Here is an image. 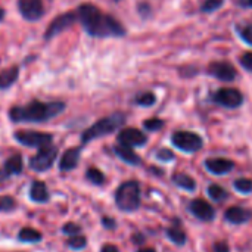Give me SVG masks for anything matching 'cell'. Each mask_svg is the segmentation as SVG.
Returning <instances> with one entry per match:
<instances>
[{
	"instance_id": "cb8c5ba5",
	"label": "cell",
	"mask_w": 252,
	"mask_h": 252,
	"mask_svg": "<svg viewBox=\"0 0 252 252\" xmlns=\"http://www.w3.org/2000/svg\"><path fill=\"white\" fill-rule=\"evenodd\" d=\"M167 236L177 247H182V245L186 244V233L182 229H179V227H170L167 230Z\"/></svg>"
},
{
	"instance_id": "836d02e7",
	"label": "cell",
	"mask_w": 252,
	"mask_h": 252,
	"mask_svg": "<svg viewBox=\"0 0 252 252\" xmlns=\"http://www.w3.org/2000/svg\"><path fill=\"white\" fill-rule=\"evenodd\" d=\"M239 62H241V65H242L247 71L252 72V52L244 53V55L239 58Z\"/></svg>"
},
{
	"instance_id": "f1b7e54d",
	"label": "cell",
	"mask_w": 252,
	"mask_h": 252,
	"mask_svg": "<svg viewBox=\"0 0 252 252\" xmlns=\"http://www.w3.org/2000/svg\"><path fill=\"white\" fill-rule=\"evenodd\" d=\"M233 186L239 193H244V195H248L252 192V180L250 179H238L235 180Z\"/></svg>"
},
{
	"instance_id": "7a4b0ae2",
	"label": "cell",
	"mask_w": 252,
	"mask_h": 252,
	"mask_svg": "<svg viewBox=\"0 0 252 252\" xmlns=\"http://www.w3.org/2000/svg\"><path fill=\"white\" fill-rule=\"evenodd\" d=\"M66 108L62 100L41 102L31 100L25 105H18L9 109V120L13 123H46L61 115Z\"/></svg>"
},
{
	"instance_id": "7402d4cb",
	"label": "cell",
	"mask_w": 252,
	"mask_h": 252,
	"mask_svg": "<svg viewBox=\"0 0 252 252\" xmlns=\"http://www.w3.org/2000/svg\"><path fill=\"white\" fill-rule=\"evenodd\" d=\"M18 239L21 242H25V244H37L41 241V233L37 232L35 229H31V227H25L22 229L19 233H18Z\"/></svg>"
},
{
	"instance_id": "52a82bcc",
	"label": "cell",
	"mask_w": 252,
	"mask_h": 252,
	"mask_svg": "<svg viewBox=\"0 0 252 252\" xmlns=\"http://www.w3.org/2000/svg\"><path fill=\"white\" fill-rule=\"evenodd\" d=\"M56 158H58V148H55L52 145L40 148V151L34 157H31L30 168L32 171H37V173L47 171L49 168H52V165L55 164Z\"/></svg>"
},
{
	"instance_id": "4dcf8cb0",
	"label": "cell",
	"mask_w": 252,
	"mask_h": 252,
	"mask_svg": "<svg viewBox=\"0 0 252 252\" xmlns=\"http://www.w3.org/2000/svg\"><path fill=\"white\" fill-rule=\"evenodd\" d=\"M16 208V201L9 196V195H3L0 196V211L1 213H10Z\"/></svg>"
},
{
	"instance_id": "74e56055",
	"label": "cell",
	"mask_w": 252,
	"mask_h": 252,
	"mask_svg": "<svg viewBox=\"0 0 252 252\" xmlns=\"http://www.w3.org/2000/svg\"><path fill=\"white\" fill-rule=\"evenodd\" d=\"M100 252H120V250H118V247H115L112 244H108V245H103L102 247Z\"/></svg>"
},
{
	"instance_id": "d590c367",
	"label": "cell",
	"mask_w": 252,
	"mask_h": 252,
	"mask_svg": "<svg viewBox=\"0 0 252 252\" xmlns=\"http://www.w3.org/2000/svg\"><path fill=\"white\" fill-rule=\"evenodd\" d=\"M214 252H230V247L224 241H220V242H216Z\"/></svg>"
},
{
	"instance_id": "8d00e7d4",
	"label": "cell",
	"mask_w": 252,
	"mask_h": 252,
	"mask_svg": "<svg viewBox=\"0 0 252 252\" xmlns=\"http://www.w3.org/2000/svg\"><path fill=\"white\" fill-rule=\"evenodd\" d=\"M102 224H103L106 229H109V230L115 229V226H117V223H115L112 219H109V217H103V219H102Z\"/></svg>"
},
{
	"instance_id": "d6986e66",
	"label": "cell",
	"mask_w": 252,
	"mask_h": 252,
	"mask_svg": "<svg viewBox=\"0 0 252 252\" xmlns=\"http://www.w3.org/2000/svg\"><path fill=\"white\" fill-rule=\"evenodd\" d=\"M30 198H31L34 202H38V204L47 202V201H49V190H47V186H46L43 182H32L31 189H30Z\"/></svg>"
},
{
	"instance_id": "60d3db41",
	"label": "cell",
	"mask_w": 252,
	"mask_h": 252,
	"mask_svg": "<svg viewBox=\"0 0 252 252\" xmlns=\"http://www.w3.org/2000/svg\"><path fill=\"white\" fill-rule=\"evenodd\" d=\"M4 16H6V10H4V9H3V7L0 6V22H1L3 19H4Z\"/></svg>"
},
{
	"instance_id": "5b68a950",
	"label": "cell",
	"mask_w": 252,
	"mask_h": 252,
	"mask_svg": "<svg viewBox=\"0 0 252 252\" xmlns=\"http://www.w3.org/2000/svg\"><path fill=\"white\" fill-rule=\"evenodd\" d=\"M171 142L177 149H180L182 152H186V154L198 152L204 146V140L199 134H196L193 131H185V130L173 133Z\"/></svg>"
},
{
	"instance_id": "e0dca14e",
	"label": "cell",
	"mask_w": 252,
	"mask_h": 252,
	"mask_svg": "<svg viewBox=\"0 0 252 252\" xmlns=\"http://www.w3.org/2000/svg\"><path fill=\"white\" fill-rule=\"evenodd\" d=\"M114 152H115V155L121 159V161H124L126 164H128V165H140L142 164V159H140V157L133 151V148H130V146H124V145H117L115 148H114Z\"/></svg>"
},
{
	"instance_id": "4316f807",
	"label": "cell",
	"mask_w": 252,
	"mask_h": 252,
	"mask_svg": "<svg viewBox=\"0 0 252 252\" xmlns=\"http://www.w3.org/2000/svg\"><path fill=\"white\" fill-rule=\"evenodd\" d=\"M86 177H87V180H89L90 183L97 185V186L103 185V182H105L103 173H102L100 170H97V168H89L87 173H86Z\"/></svg>"
},
{
	"instance_id": "7bdbcfd3",
	"label": "cell",
	"mask_w": 252,
	"mask_h": 252,
	"mask_svg": "<svg viewBox=\"0 0 252 252\" xmlns=\"http://www.w3.org/2000/svg\"><path fill=\"white\" fill-rule=\"evenodd\" d=\"M115 1H120V0H115Z\"/></svg>"
},
{
	"instance_id": "ac0fdd59",
	"label": "cell",
	"mask_w": 252,
	"mask_h": 252,
	"mask_svg": "<svg viewBox=\"0 0 252 252\" xmlns=\"http://www.w3.org/2000/svg\"><path fill=\"white\" fill-rule=\"evenodd\" d=\"M19 78V66L12 65L6 69L0 71V90L10 89Z\"/></svg>"
},
{
	"instance_id": "f546056e",
	"label": "cell",
	"mask_w": 252,
	"mask_h": 252,
	"mask_svg": "<svg viewBox=\"0 0 252 252\" xmlns=\"http://www.w3.org/2000/svg\"><path fill=\"white\" fill-rule=\"evenodd\" d=\"M87 245V239L81 235H74L68 239V247L71 250H75V251H80L83 248H86Z\"/></svg>"
},
{
	"instance_id": "b9f144b4",
	"label": "cell",
	"mask_w": 252,
	"mask_h": 252,
	"mask_svg": "<svg viewBox=\"0 0 252 252\" xmlns=\"http://www.w3.org/2000/svg\"><path fill=\"white\" fill-rule=\"evenodd\" d=\"M137 252H157L154 248H142V250H139Z\"/></svg>"
},
{
	"instance_id": "d4e9b609",
	"label": "cell",
	"mask_w": 252,
	"mask_h": 252,
	"mask_svg": "<svg viewBox=\"0 0 252 252\" xmlns=\"http://www.w3.org/2000/svg\"><path fill=\"white\" fill-rule=\"evenodd\" d=\"M208 196H210L213 201H216V202H223V201L227 199L229 195H227L226 189L221 188L220 185H211V186L208 188Z\"/></svg>"
},
{
	"instance_id": "2e32d148",
	"label": "cell",
	"mask_w": 252,
	"mask_h": 252,
	"mask_svg": "<svg viewBox=\"0 0 252 252\" xmlns=\"http://www.w3.org/2000/svg\"><path fill=\"white\" fill-rule=\"evenodd\" d=\"M252 217V213L250 210L244 208V207H230L229 210H226L224 213V219L226 221L232 223V224H244L247 221H250Z\"/></svg>"
},
{
	"instance_id": "ffe728a7",
	"label": "cell",
	"mask_w": 252,
	"mask_h": 252,
	"mask_svg": "<svg viewBox=\"0 0 252 252\" xmlns=\"http://www.w3.org/2000/svg\"><path fill=\"white\" fill-rule=\"evenodd\" d=\"M173 183L177 188H180V189H183L186 192H195L196 190V182H195V179L190 177L186 173H176L173 176Z\"/></svg>"
},
{
	"instance_id": "7c38bea8",
	"label": "cell",
	"mask_w": 252,
	"mask_h": 252,
	"mask_svg": "<svg viewBox=\"0 0 252 252\" xmlns=\"http://www.w3.org/2000/svg\"><path fill=\"white\" fill-rule=\"evenodd\" d=\"M117 140H118L120 145L130 146V148H139V146L146 145L148 136H146L143 131H140L139 128L128 127V128H123V130L118 133Z\"/></svg>"
},
{
	"instance_id": "8992f818",
	"label": "cell",
	"mask_w": 252,
	"mask_h": 252,
	"mask_svg": "<svg viewBox=\"0 0 252 252\" xmlns=\"http://www.w3.org/2000/svg\"><path fill=\"white\" fill-rule=\"evenodd\" d=\"M15 140L28 148H44L52 145L53 136L50 133L34 131V130H18L13 134Z\"/></svg>"
},
{
	"instance_id": "9c48e42d",
	"label": "cell",
	"mask_w": 252,
	"mask_h": 252,
	"mask_svg": "<svg viewBox=\"0 0 252 252\" xmlns=\"http://www.w3.org/2000/svg\"><path fill=\"white\" fill-rule=\"evenodd\" d=\"M78 21L77 12H65L62 15H58L46 28L44 31V40H52L56 35H59L61 32L66 31L68 28H71L75 22Z\"/></svg>"
},
{
	"instance_id": "ab89813d",
	"label": "cell",
	"mask_w": 252,
	"mask_h": 252,
	"mask_svg": "<svg viewBox=\"0 0 252 252\" xmlns=\"http://www.w3.org/2000/svg\"><path fill=\"white\" fill-rule=\"evenodd\" d=\"M238 3L244 7H251L252 9V0H238Z\"/></svg>"
},
{
	"instance_id": "30bf717a",
	"label": "cell",
	"mask_w": 252,
	"mask_h": 252,
	"mask_svg": "<svg viewBox=\"0 0 252 252\" xmlns=\"http://www.w3.org/2000/svg\"><path fill=\"white\" fill-rule=\"evenodd\" d=\"M18 10L25 21L35 22L44 15L43 0H18Z\"/></svg>"
},
{
	"instance_id": "ba28073f",
	"label": "cell",
	"mask_w": 252,
	"mask_h": 252,
	"mask_svg": "<svg viewBox=\"0 0 252 252\" xmlns=\"http://www.w3.org/2000/svg\"><path fill=\"white\" fill-rule=\"evenodd\" d=\"M211 100L214 103L223 106V108L236 109V108L242 106V103H244V94L238 89L224 87V89H219L217 92H214L211 94Z\"/></svg>"
},
{
	"instance_id": "f35d334b",
	"label": "cell",
	"mask_w": 252,
	"mask_h": 252,
	"mask_svg": "<svg viewBox=\"0 0 252 252\" xmlns=\"http://www.w3.org/2000/svg\"><path fill=\"white\" fill-rule=\"evenodd\" d=\"M143 241H145V238H143V235H140V233H136V235L133 236V242H134V244H143Z\"/></svg>"
},
{
	"instance_id": "9a60e30c",
	"label": "cell",
	"mask_w": 252,
	"mask_h": 252,
	"mask_svg": "<svg viewBox=\"0 0 252 252\" xmlns=\"http://www.w3.org/2000/svg\"><path fill=\"white\" fill-rule=\"evenodd\" d=\"M80 154H81V148L80 146L71 148V149L65 151L63 155L61 157V161H59V170L61 171H71V170H74L78 165Z\"/></svg>"
},
{
	"instance_id": "e575fe53",
	"label": "cell",
	"mask_w": 252,
	"mask_h": 252,
	"mask_svg": "<svg viewBox=\"0 0 252 252\" xmlns=\"http://www.w3.org/2000/svg\"><path fill=\"white\" fill-rule=\"evenodd\" d=\"M62 232H63L65 235L74 236V235H80L81 229H80V226H78V224H75V223H66V224L63 226Z\"/></svg>"
},
{
	"instance_id": "8fae6325",
	"label": "cell",
	"mask_w": 252,
	"mask_h": 252,
	"mask_svg": "<svg viewBox=\"0 0 252 252\" xmlns=\"http://www.w3.org/2000/svg\"><path fill=\"white\" fill-rule=\"evenodd\" d=\"M208 74L213 75L214 78L220 80V81H226V83H230L236 78L238 75V71L236 68L230 63V62H226V61H216V62H211L210 66H208Z\"/></svg>"
},
{
	"instance_id": "4fadbf2b",
	"label": "cell",
	"mask_w": 252,
	"mask_h": 252,
	"mask_svg": "<svg viewBox=\"0 0 252 252\" xmlns=\"http://www.w3.org/2000/svg\"><path fill=\"white\" fill-rule=\"evenodd\" d=\"M189 211L201 221H213L216 217L214 208L204 199H193L189 205Z\"/></svg>"
},
{
	"instance_id": "5bb4252c",
	"label": "cell",
	"mask_w": 252,
	"mask_h": 252,
	"mask_svg": "<svg viewBox=\"0 0 252 252\" xmlns=\"http://www.w3.org/2000/svg\"><path fill=\"white\" fill-rule=\"evenodd\" d=\"M205 168L216 176H224L235 168V162L227 158H210L205 161Z\"/></svg>"
},
{
	"instance_id": "83f0119b",
	"label": "cell",
	"mask_w": 252,
	"mask_h": 252,
	"mask_svg": "<svg viewBox=\"0 0 252 252\" xmlns=\"http://www.w3.org/2000/svg\"><path fill=\"white\" fill-rule=\"evenodd\" d=\"M224 4V0H204L201 4V12L202 13H213L217 9H220Z\"/></svg>"
},
{
	"instance_id": "3957f363",
	"label": "cell",
	"mask_w": 252,
	"mask_h": 252,
	"mask_svg": "<svg viewBox=\"0 0 252 252\" xmlns=\"http://www.w3.org/2000/svg\"><path fill=\"white\" fill-rule=\"evenodd\" d=\"M124 123H126V114H123V112H114L105 118H100L93 126H90L87 130H84V133L81 134V143L86 145L94 139L108 136V134L114 133L115 130L121 128L124 126Z\"/></svg>"
},
{
	"instance_id": "44dd1931",
	"label": "cell",
	"mask_w": 252,
	"mask_h": 252,
	"mask_svg": "<svg viewBox=\"0 0 252 252\" xmlns=\"http://www.w3.org/2000/svg\"><path fill=\"white\" fill-rule=\"evenodd\" d=\"M22 168H24V162L21 155H12L10 158L6 159L3 171L6 173V176H16L22 173Z\"/></svg>"
},
{
	"instance_id": "d6a6232c",
	"label": "cell",
	"mask_w": 252,
	"mask_h": 252,
	"mask_svg": "<svg viewBox=\"0 0 252 252\" xmlns=\"http://www.w3.org/2000/svg\"><path fill=\"white\" fill-rule=\"evenodd\" d=\"M157 159H159L162 162H170L174 159V152L168 148H162L157 152Z\"/></svg>"
},
{
	"instance_id": "1f68e13d",
	"label": "cell",
	"mask_w": 252,
	"mask_h": 252,
	"mask_svg": "<svg viewBox=\"0 0 252 252\" xmlns=\"http://www.w3.org/2000/svg\"><path fill=\"white\" fill-rule=\"evenodd\" d=\"M143 127L148 131H158V130H161L164 127V121L159 120V118H151V120H146L143 123Z\"/></svg>"
},
{
	"instance_id": "484cf974",
	"label": "cell",
	"mask_w": 252,
	"mask_h": 252,
	"mask_svg": "<svg viewBox=\"0 0 252 252\" xmlns=\"http://www.w3.org/2000/svg\"><path fill=\"white\" fill-rule=\"evenodd\" d=\"M134 103L139 105V106H152L157 103V96L152 93V92H145V93H140L134 97Z\"/></svg>"
},
{
	"instance_id": "277c9868",
	"label": "cell",
	"mask_w": 252,
	"mask_h": 252,
	"mask_svg": "<svg viewBox=\"0 0 252 252\" xmlns=\"http://www.w3.org/2000/svg\"><path fill=\"white\" fill-rule=\"evenodd\" d=\"M115 204L124 213H133L140 207V185L136 180L124 182L115 192Z\"/></svg>"
},
{
	"instance_id": "603a6c76",
	"label": "cell",
	"mask_w": 252,
	"mask_h": 252,
	"mask_svg": "<svg viewBox=\"0 0 252 252\" xmlns=\"http://www.w3.org/2000/svg\"><path fill=\"white\" fill-rule=\"evenodd\" d=\"M236 32L239 35V38L247 43L248 46H252V24H247V22H239L236 25Z\"/></svg>"
},
{
	"instance_id": "6da1fadb",
	"label": "cell",
	"mask_w": 252,
	"mask_h": 252,
	"mask_svg": "<svg viewBox=\"0 0 252 252\" xmlns=\"http://www.w3.org/2000/svg\"><path fill=\"white\" fill-rule=\"evenodd\" d=\"M77 16L84 28V31L97 38H106V37H124L126 28L123 24L114 18L112 15L103 13L97 6L92 3H83L77 7Z\"/></svg>"
}]
</instances>
